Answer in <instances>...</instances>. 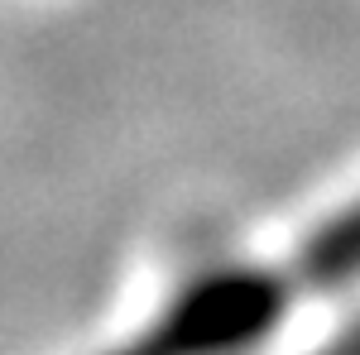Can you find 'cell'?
Here are the masks:
<instances>
[{"instance_id":"2","label":"cell","mask_w":360,"mask_h":355,"mask_svg":"<svg viewBox=\"0 0 360 355\" xmlns=\"http://www.w3.org/2000/svg\"><path fill=\"white\" fill-rule=\"evenodd\" d=\"M298 264H303V278L312 288L360 278V202L346 207V217H336L332 226H322L312 235V245L303 250Z\"/></svg>"},{"instance_id":"1","label":"cell","mask_w":360,"mask_h":355,"mask_svg":"<svg viewBox=\"0 0 360 355\" xmlns=\"http://www.w3.org/2000/svg\"><path fill=\"white\" fill-rule=\"evenodd\" d=\"M293 298L288 278L269 269H217L193 278L164 312H154L120 346L101 355H236L278 327Z\"/></svg>"}]
</instances>
